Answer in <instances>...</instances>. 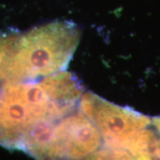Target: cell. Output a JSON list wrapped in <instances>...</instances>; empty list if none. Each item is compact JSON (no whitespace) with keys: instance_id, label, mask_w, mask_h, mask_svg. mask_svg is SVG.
I'll return each mask as SVG.
<instances>
[{"instance_id":"cell-3","label":"cell","mask_w":160,"mask_h":160,"mask_svg":"<svg viewBox=\"0 0 160 160\" xmlns=\"http://www.w3.org/2000/svg\"><path fill=\"white\" fill-rule=\"evenodd\" d=\"M79 110L94 124L104 146L122 148L140 130L151 125V119L134 110L110 102L92 92L83 93Z\"/></svg>"},{"instance_id":"cell-2","label":"cell","mask_w":160,"mask_h":160,"mask_svg":"<svg viewBox=\"0 0 160 160\" xmlns=\"http://www.w3.org/2000/svg\"><path fill=\"white\" fill-rule=\"evenodd\" d=\"M65 116L42 82L5 86L0 94V144L14 148L35 124L47 119L59 121Z\"/></svg>"},{"instance_id":"cell-4","label":"cell","mask_w":160,"mask_h":160,"mask_svg":"<svg viewBox=\"0 0 160 160\" xmlns=\"http://www.w3.org/2000/svg\"><path fill=\"white\" fill-rule=\"evenodd\" d=\"M102 146L99 130L81 111L70 113L55 124L48 159L91 157Z\"/></svg>"},{"instance_id":"cell-6","label":"cell","mask_w":160,"mask_h":160,"mask_svg":"<svg viewBox=\"0 0 160 160\" xmlns=\"http://www.w3.org/2000/svg\"><path fill=\"white\" fill-rule=\"evenodd\" d=\"M19 36L18 33L0 34V74L4 62L15 45Z\"/></svg>"},{"instance_id":"cell-7","label":"cell","mask_w":160,"mask_h":160,"mask_svg":"<svg viewBox=\"0 0 160 160\" xmlns=\"http://www.w3.org/2000/svg\"><path fill=\"white\" fill-rule=\"evenodd\" d=\"M151 125H153V130L157 133L160 147V117H155L151 119Z\"/></svg>"},{"instance_id":"cell-1","label":"cell","mask_w":160,"mask_h":160,"mask_svg":"<svg viewBox=\"0 0 160 160\" xmlns=\"http://www.w3.org/2000/svg\"><path fill=\"white\" fill-rule=\"evenodd\" d=\"M81 38L77 24L57 21L19 35L4 62L0 80L5 86L65 71Z\"/></svg>"},{"instance_id":"cell-5","label":"cell","mask_w":160,"mask_h":160,"mask_svg":"<svg viewBox=\"0 0 160 160\" xmlns=\"http://www.w3.org/2000/svg\"><path fill=\"white\" fill-rule=\"evenodd\" d=\"M131 159H159L160 147L154 130L148 128L137 131L124 145Z\"/></svg>"}]
</instances>
